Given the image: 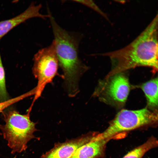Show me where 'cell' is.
<instances>
[{
  "instance_id": "cell-1",
  "label": "cell",
  "mask_w": 158,
  "mask_h": 158,
  "mask_svg": "<svg viewBox=\"0 0 158 158\" xmlns=\"http://www.w3.org/2000/svg\"><path fill=\"white\" fill-rule=\"evenodd\" d=\"M49 12L56 52L59 66L63 72V87L68 96L74 97L80 92L79 83L81 77L89 68L79 56L80 35L61 28Z\"/></svg>"
},
{
  "instance_id": "cell-2",
  "label": "cell",
  "mask_w": 158,
  "mask_h": 158,
  "mask_svg": "<svg viewBox=\"0 0 158 158\" xmlns=\"http://www.w3.org/2000/svg\"><path fill=\"white\" fill-rule=\"evenodd\" d=\"M158 15L145 29L126 46L102 55L110 57L116 68L146 66L158 69Z\"/></svg>"
},
{
  "instance_id": "cell-3",
  "label": "cell",
  "mask_w": 158,
  "mask_h": 158,
  "mask_svg": "<svg viewBox=\"0 0 158 158\" xmlns=\"http://www.w3.org/2000/svg\"><path fill=\"white\" fill-rule=\"evenodd\" d=\"M3 116L5 123L0 125V129L11 153L14 154L25 151L28 143L35 138L34 133L37 130L36 123L30 119V113L23 115L11 110L4 113Z\"/></svg>"
},
{
  "instance_id": "cell-4",
  "label": "cell",
  "mask_w": 158,
  "mask_h": 158,
  "mask_svg": "<svg viewBox=\"0 0 158 158\" xmlns=\"http://www.w3.org/2000/svg\"><path fill=\"white\" fill-rule=\"evenodd\" d=\"M157 121V114L147 108L136 110L123 109L116 114L107 129L98 133L97 137L110 140L118 133L153 125Z\"/></svg>"
},
{
  "instance_id": "cell-5",
  "label": "cell",
  "mask_w": 158,
  "mask_h": 158,
  "mask_svg": "<svg viewBox=\"0 0 158 158\" xmlns=\"http://www.w3.org/2000/svg\"><path fill=\"white\" fill-rule=\"evenodd\" d=\"M33 59L32 73L37 83L34 88L35 93L30 110L41 96L46 85L52 83L54 78L58 75L59 62L54 40L49 46L39 50L35 54Z\"/></svg>"
},
{
  "instance_id": "cell-6",
  "label": "cell",
  "mask_w": 158,
  "mask_h": 158,
  "mask_svg": "<svg viewBox=\"0 0 158 158\" xmlns=\"http://www.w3.org/2000/svg\"><path fill=\"white\" fill-rule=\"evenodd\" d=\"M98 133L90 132L64 142L58 143L40 158H71L79 148L91 141Z\"/></svg>"
},
{
  "instance_id": "cell-7",
  "label": "cell",
  "mask_w": 158,
  "mask_h": 158,
  "mask_svg": "<svg viewBox=\"0 0 158 158\" xmlns=\"http://www.w3.org/2000/svg\"><path fill=\"white\" fill-rule=\"evenodd\" d=\"M42 5L32 3L23 12L12 18L0 21V40L13 28L26 20L34 17L45 19L49 18V14L40 13Z\"/></svg>"
},
{
  "instance_id": "cell-8",
  "label": "cell",
  "mask_w": 158,
  "mask_h": 158,
  "mask_svg": "<svg viewBox=\"0 0 158 158\" xmlns=\"http://www.w3.org/2000/svg\"><path fill=\"white\" fill-rule=\"evenodd\" d=\"M109 82L105 92L107 97L116 103H125L130 90L127 78L123 74H118L112 77Z\"/></svg>"
},
{
  "instance_id": "cell-9",
  "label": "cell",
  "mask_w": 158,
  "mask_h": 158,
  "mask_svg": "<svg viewBox=\"0 0 158 158\" xmlns=\"http://www.w3.org/2000/svg\"><path fill=\"white\" fill-rule=\"evenodd\" d=\"M97 135L79 148L71 158H100L103 157L107 144L109 140L98 139Z\"/></svg>"
},
{
  "instance_id": "cell-10",
  "label": "cell",
  "mask_w": 158,
  "mask_h": 158,
  "mask_svg": "<svg viewBox=\"0 0 158 158\" xmlns=\"http://www.w3.org/2000/svg\"><path fill=\"white\" fill-rule=\"evenodd\" d=\"M141 88L145 94L148 106L156 107L158 106V79L155 78L143 84Z\"/></svg>"
},
{
  "instance_id": "cell-11",
  "label": "cell",
  "mask_w": 158,
  "mask_h": 158,
  "mask_svg": "<svg viewBox=\"0 0 158 158\" xmlns=\"http://www.w3.org/2000/svg\"><path fill=\"white\" fill-rule=\"evenodd\" d=\"M158 140L152 136L144 143L132 150L122 158H142L148 151L158 146Z\"/></svg>"
},
{
  "instance_id": "cell-12",
  "label": "cell",
  "mask_w": 158,
  "mask_h": 158,
  "mask_svg": "<svg viewBox=\"0 0 158 158\" xmlns=\"http://www.w3.org/2000/svg\"><path fill=\"white\" fill-rule=\"evenodd\" d=\"M5 73L0 52V102L9 99L6 89Z\"/></svg>"
},
{
  "instance_id": "cell-13",
  "label": "cell",
  "mask_w": 158,
  "mask_h": 158,
  "mask_svg": "<svg viewBox=\"0 0 158 158\" xmlns=\"http://www.w3.org/2000/svg\"><path fill=\"white\" fill-rule=\"evenodd\" d=\"M33 95V92L32 90H30L18 97L0 102V113L10 105Z\"/></svg>"
},
{
  "instance_id": "cell-14",
  "label": "cell",
  "mask_w": 158,
  "mask_h": 158,
  "mask_svg": "<svg viewBox=\"0 0 158 158\" xmlns=\"http://www.w3.org/2000/svg\"><path fill=\"white\" fill-rule=\"evenodd\" d=\"M77 2L86 6L96 11L104 17L107 19H108L106 14H105L91 0H74Z\"/></svg>"
}]
</instances>
